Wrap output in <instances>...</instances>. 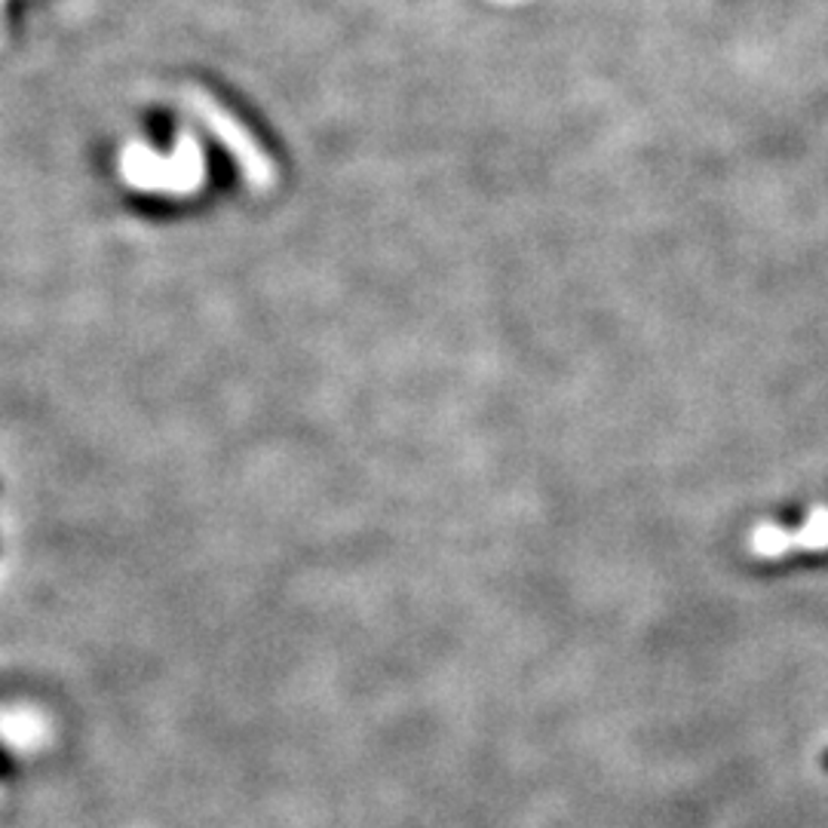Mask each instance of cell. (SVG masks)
<instances>
[{
  "mask_svg": "<svg viewBox=\"0 0 828 828\" xmlns=\"http://www.w3.org/2000/svg\"><path fill=\"white\" fill-rule=\"evenodd\" d=\"M191 105H194V111L199 114V120L210 126L212 136L222 142L224 150H231L234 154V160L240 163V169L246 175L252 185L267 187L273 182V166L271 160L264 157V150L255 145V138L249 136L243 126L236 124L231 114L218 108L210 96H203V92H194L191 96Z\"/></svg>",
  "mask_w": 828,
  "mask_h": 828,
  "instance_id": "cell-1",
  "label": "cell"
}]
</instances>
